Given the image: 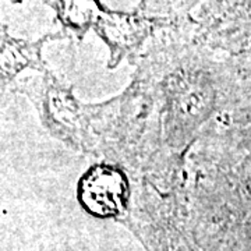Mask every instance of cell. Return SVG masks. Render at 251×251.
I'll use <instances>...</instances> for the list:
<instances>
[{"instance_id": "6da1fadb", "label": "cell", "mask_w": 251, "mask_h": 251, "mask_svg": "<svg viewBox=\"0 0 251 251\" xmlns=\"http://www.w3.org/2000/svg\"><path fill=\"white\" fill-rule=\"evenodd\" d=\"M128 186L125 175L108 165L91 168L78 183V198L82 206L99 218L119 215L125 209Z\"/></svg>"}]
</instances>
